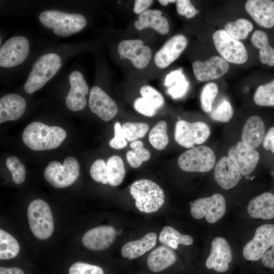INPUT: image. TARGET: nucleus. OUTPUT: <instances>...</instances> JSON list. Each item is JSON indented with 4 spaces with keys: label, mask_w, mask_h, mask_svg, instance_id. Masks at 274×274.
Segmentation results:
<instances>
[{
    "label": "nucleus",
    "mask_w": 274,
    "mask_h": 274,
    "mask_svg": "<svg viewBox=\"0 0 274 274\" xmlns=\"http://www.w3.org/2000/svg\"><path fill=\"white\" fill-rule=\"evenodd\" d=\"M66 136L65 130L57 126H48L40 122L29 124L22 133L24 144L35 151L47 150L59 147Z\"/></svg>",
    "instance_id": "obj_1"
},
{
    "label": "nucleus",
    "mask_w": 274,
    "mask_h": 274,
    "mask_svg": "<svg viewBox=\"0 0 274 274\" xmlns=\"http://www.w3.org/2000/svg\"><path fill=\"white\" fill-rule=\"evenodd\" d=\"M39 19L45 27L52 29L56 35L62 37L79 32L87 24L86 18L80 14H71L57 10L43 11Z\"/></svg>",
    "instance_id": "obj_2"
},
{
    "label": "nucleus",
    "mask_w": 274,
    "mask_h": 274,
    "mask_svg": "<svg viewBox=\"0 0 274 274\" xmlns=\"http://www.w3.org/2000/svg\"><path fill=\"white\" fill-rule=\"evenodd\" d=\"M130 193L135 201L136 208L144 213L156 212L164 202L163 191L158 184L150 180L135 181L130 187Z\"/></svg>",
    "instance_id": "obj_3"
},
{
    "label": "nucleus",
    "mask_w": 274,
    "mask_h": 274,
    "mask_svg": "<svg viewBox=\"0 0 274 274\" xmlns=\"http://www.w3.org/2000/svg\"><path fill=\"white\" fill-rule=\"evenodd\" d=\"M61 66V59L55 53L40 56L33 63L24 84L27 93L31 94L42 88L56 74Z\"/></svg>",
    "instance_id": "obj_4"
},
{
    "label": "nucleus",
    "mask_w": 274,
    "mask_h": 274,
    "mask_svg": "<svg viewBox=\"0 0 274 274\" xmlns=\"http://www.w3.org/2000/svg\"><path fill=\"white\" fill-rule=\"evenodd\" d=\"M29 227L34 236L39 239L49 238L54 230V220L48 203L41 199L32 201L27 208Z\"/></svg>",
    "instance_id": "obj_5"
},
{
    "label": "nucleus",
    "mask_w": 274,
    "mask_h": 274,
    "mask_svg": "<svg viewBox=\"0 0 274 274\" xmlns=\"http://www.w3.org/2000/svg\"><path fill=\"white\" fill-rule=\"evenodd\" d=\"M79 174L78 161L73 157H68L64 159L63 164L58 161H51L46 167L44 176L53 187L63 188L74 183Z\"/></svg>",
    "instance_id": "obj_6"
},
{
    "label": "nucleus",
    "mask_w": 274,
    "mask_h": 274,
    "mask_svg": "<svg viewBox=\"0 0 274 274\" xmlns=\"http://www.w3.org/2000/svg\"><path fill=\"white\" fill-rule=\"evenodd\" d=\"M216 162L215 153L206 146H199L189 149L178 158L180 168L187 172H207L211 170Z\"/></svg>",
    "instance_id": "obj_7"
},
{
    "label": "nucleus",
    "mask_w": 274,
    "mask_h": 274,
    "mask_svg": "<svg viewBox=\"0 0 274 274\" xmlns=\"http://www.w3.org/2000/svg\"><path fill=\"white\" fill-rule=\"evenodd\" d=\"M213 41L218 52L227 62L241 64L247 61L248 53L244 44L224 29L215 31Z\"/></svg>",
    "instance_id": "obj_8"
},
{
    "label": "nucleus",
    "mask_w": 274,
    "mask_h": 274,
    "mask_svg": "<svg viewBox=\"0 0 274 274\" xmlns=\"http://www.w3.org/2000/svg\"><path fill=\"white\" fill-rule=\"evenodd\" d=\"M210 134V127L203 122L191 123L180 120L176 124L175 141L180 146L186 148H192L195 145L203 143Z\"/></svg>",
    "instance_id": "obj_9"
},
{
    "label": "nucleus",
    "mask_w": 274,
    "mask_h": 274,
    "mask_svg": "<svg viewBox=\"0 0 274 274\" xmlns=\"http://www.w3.org/2000/svg\"><path fill=\"white\" fill-rule=\"evenodd\" d=\"M225 211V199L219 193L198 198L191 203L190 206V212L193 218L200 219L205 217L210 223L218 221L224 216Z\"/></svg>",
    "instance_id": "obj_10"
},
{
    "label": "nucleus",
    "mask_w": 274,
    "mask_h": 274,
    "mask_svg": "<svg viewBox=\"0 0 274 274\" xmlns=\"http://www.w3.org/2000/svg\"><path fill=\"white\" fill-rule=\"evenodd\" d=\"M274 244V225L266 224L259 226L254 237L246 244L243 250L245 259L256 261L261 258Z\"/></svg>",
    "instance_id": "obj_11"
},
{
    "label": "nucleus",
    "mask_w": 274,
    "mask_h": 274,
    "mask_svg": "<svg viewBox=\"0 0 274 274\" xmlns=\"http://www.w3.org/2000/svg\"><path fill=\"white\" fill-rule=\"evenodd\" d=\"M29 43L23 36H14L9 39L0 49V66L11 67L22 63L27 58Z\"/></svg>",
    "instance_id": "obj_12"
},
{
    "label": "nucleus",
    "mask_w": 274,
    "mask_h": 274,
    "mask_svg": "<svg viewBox=\"0 0 274 274\" xmlns=\"http://www.w3.org/2000/svg\"><path fill=\"white\" fill-rule=\"evenodd\" d=\"M118 52L121 59H129L137 68H145L149 63L152 57L150 48L144 45L139 39L123 40L118 46Z\"/></svg>",
    "instance_id": "obj_13"
},
{
    "label": "nucleus",
    "mask_w": 274,
    "mask_h": 274,
    "mask_svg": "<svg viewBox=\"0 0 274 274\" xmlns=\"http://www.w3.org/2000/svg\"><path fill=\"white\" fill-rule=\"evenodd\" d=\"M88 104L91 112L106 121L112 119L118 112L115 101L98 86L91 88Z\"/></svg>",
    "instance_id": "obj_14"
},
{
    "label": "nucleus",
    "mask_w": 274,
    "mask_h": 274,
    "mask_svg": "<svg viewBox=\"0 0 274 274\" xmlns=\"http://www.w3.org/2000/svg\"><path fill=\"white\" fill-rule=\"evenodd\" d=\"M192 68L196 78L200 82L217 79L229 70V64L223 58L213 56L204 61H195Z\"/></svg>",
    "instance_id": "obj_15"
},
{
    "label": "nucleus",
    "mask_w": 274,
    "mask_h": 274,
    "mask_svg": "<svg viewBox=\"0 0 274 274\" xmlns=\"http://www.w3.org/2000/svg\"><path fill=\"white\" fill-rule=\"evenodd\" d=\"M232 259V251L227 241L223 237H217L211 243L210 253L206 265L219 272L226 271Z\"/></svg>",
    "instance_id": "obj_16"
},
{
    "label": "nucleus",
    "mask_w": 274,
    "mask_h": 274,
    "mask_svg": "<svg viewBox=\"0 0 274 274\" xmlns=\"http://www.w3.org/2000/svg\"><path fill=\"white\" fill-rule=\"evenodd\" d=\"M242 176L237 163L228 156L221 158L215 165V180L224 189L228 190L235 186Z\"/></svg>",
    "instance_id": "obj_17"
},
{
    "label": "nucleus",
    "mask_w": 274,
    "mask_h": 274,
    "mask_svg": "<svg viewBox=\"0 0 274 274\" xmlns=\"http://www.w3.org/2000/svg\"><path fill=\"white\" fill-rule=\"evenodd\" d=\"M69 81L71 87L65 97L66 106L72 111L82 110L87 104L86 95L89 92L88 86L82 74L77 71L71 73Z\"/></svg>",
    "instance_id": "obj_18"
},
{
    "label": "nucleus",
    "mask_w": 274,
    "mask_h": 274,
    "mask_svg": "<svg viewBox=\"0 0 274 274\" xmlns=\"http://www.w3.org/2000/svg\"><path fill=\"white\" fill-rule=\"evenodd\" d=\"M228 155L236 161L242 176H248L254 170L260 157L256 149L249 147L242 141L230 148Z\"/></svg>",
    "instance_id": "obj_19"
},
{
    "label": "nucleus",
    "mask_w": 274,
    "mask_h": 274,
    "mask_svg": "<svg viewBox=\"0 0 274 274\" xmlns=\"http://www.w3.org/2000/svg\"><path fill=\"white\" fill-rule=\"evenodd\" d=\"M116 236V230L113 226L103 225L88 230L83 235L82 240L86 248L93 251H101L112 244Z\"/></svg>",
    "instance_id": "obj_20"
},
{
    "label": "nucleus",
    "mask_w": 274,
    "mask_h": 274,
    "mask_svg": "<svg viewBox=\"0 0 274 274\" xmlns=\"http://www.w3.org/2000/svg\"><path fill=\"white\" fill-rule=\"evenodd\" d=\"M187 45L186 38L182 35H177L168 40L156 53L154 62L161 68L167 67L181 55Z\"/></svg>",
    "instance_id": "obj_21"
},
{
    "label": "nucleus",
    "mask_w": 274,
    "mask_h": 274,
    "mask_svg": "<svg viewBox=\"0 0 274 274\" xmlns=\"http://www.w3.org/2000/svg\"><path fill=\"white\" fill-rule=\"evenodd\" d=\"M246 12L259 25L265 28L274 26V1L249 0L245 6Z\"/></svg>",
    "instance_id": "obj_22"
},
{
    "label": "nucleus",
    "mask_w": 274,
    "mask_h": 274,
    "mask_svg": "<svg viewBox=\"0 0 274 274\" xmlns=\"http://www.w3.org/2000/svg\"><path fill=\"white\" fill-rule=\"evenodd\" d=\"M26 105L24 98L18 94L3 96L0 99V123L19 119L25 112Z\"/></svg>",
    "instance_id": "obj_23"
},
{
    "label": "nucleus",
    "mask_w": 274,
    "mask_h": 274,
    "mask_svg": "<svg viewBox=\"0 0 274 274\" xmlns=\"http://www.w3.org/2000/svg\"><path fill=\"white\" fill-rule=\"evenodd\" d=\"M265 125L258 116H252L246 121L242 132V142L255 149L262 142L265 135Z\"/></svg>",
    "instance_id": "obj_24"
},
{
    "label": "nucleus",
    "mask_w": 274,
    "mask_h": 274,
    "mask_svg": "<svg viewBox=\"0 0 274 274\" xmlns=\"http://www.w3.org/2000/svg\"><path fill=\"white\" fill-rule=\"evenodd\" d=\"M247 211L253 218L274 219V194L264 192L255 197L249 202Z\"/></svg>",
    "instance_id": "obj_25"
},
{
    "label": "nucleus",
    "mask_w": 274,
    "mask_h": 274,
    "mask_svg": "<svg viewBox=\"0 0 274 274\" xmlns=\"http://www.w3.org/2000/svg\"><path fill=\"white\" fill-rule=\"evenodd\" d=\"M161 14L159 10H147L139 15L134 26L139 30L152 28L160 34L165 35L169 31V24L167 19Z\"/></svg>",
    "instance_id": "obj_26"
},
{
    "label": "nucleus",
    "mask_w": 274,
    "mask_h": 274,
    "mask_svg": "<svg viewBox=\"0 0 274 274\" xmlns=\"http://www.w3.org/2000/svg\"><path fill=\"white\" fill-rule=\"evenodd\" d=\"M157 234L154 232L146 234L141 239L126 243L121 249V254L129 260L137 258L151 250L156 244Z\"/></svg>",
    "instance_id": "obj_27"
},
{
    "label": "nucleus",
    "mask_w": 274,
    "mask_h": 274,
    "mask_svg": "<svg viewBox=\"0 0 274 274\" xmlns=\"http://www.w3.org/2000/svg\"><path fill=\"white\" fill-rule=\"evenodd\" d=\"M176 259V255L173 250L165 246H160L149 254L147 265L151 271L160 272L173 265Z\"/></svg>",
    "instance_id": "obj_28"
},
{
    "label": "nucleus",
    "mask_w": 274,
    "mask_h": 274,
    "mask_svg": "<svg viewBox=\"0 0 274 274\" xmlns=\"http://www.w3.org/2000/svg\"><path fill=\"white\" fill-rule=\"evenodd\" d=\"M253 45L259 49V58L263 64L274 66V49L270 46L266 33L260 30L254 32L251 37Z\"/></svg>",
    "instance_id": "obj_29"
},
{
    "label": "nucleus",
    "mask_w": 274,
    "mask_h": 274,
    "mask_svg": "<svg viewBox=\"0 0 274 274\" xmlns=\"http://www.w3.org/2000/svg\"><path fill=\"white\" fill-rule=\"evenodd\" d=\"M159 241L162 244L177 249L179 244L190 246L193 243V239L189 235L183 234L171 226L163 228L159 236Z\"/></svg>",
    "instance_id": "obj_30"
},
{
    "label": "nucleus",
    "mask_w": 274,
    "mask_h": 274,
    "mask_svg": "<svg viewBox=\"0 0 274 274\" xmlns=\"http://www.w3.org/2000/svg\"><path fill=\"white\" fill-rule=\"evenodd\" d=\"M125 174V167L121 158L117 155L110 157L107 162L108 184L112 186H118L123 181Z\"/></svg>",
    "instance_id": "obj_31"
},
{
    "label": "nucleus",
    "mask_w": 274,
    "mask_h": 274,
    "mask_svg": "<svg viewBox=\"0 0 274 274\" xmlns=\"http://www.w3.org/2000/svg\"><path fill=\"white\" fill-rule=\"evenodd\" d=\"M20 247L17 241L10 234L0 230V259L8 260L16 257Z\"/></svg>",
    "instance_id": "obj_32"
},
{
    "label": "nucleus",
    "mask_w": 274,
    "mask_h": 274,
    "mask_svg": "<svg viewBox=\"0 0 274 274\" xmlns=\"http://www.w3.org/2000/svg\"><path fill=\"white\" fill-rule=\"evenodd\" d=\"M167 123L161 120L156 123L150 130L149 141L151 145L156 149L162 150L165 149L168 143L167 134Z\"/></svg>",
    "instance_id": "obj_33"
},
{
    "label": "nucleus",
    "mask_w": 274,
    "mask_h": 274,
    "mask_svg": "<svg viewBox=\"0 0 274 274\" xmlns=\"http://www.w3.org/2000/svg\"><path fill=\"white\" fill-rule=\"evenodd\" d=\"M253 25L249 20L239 18L234 21H230L226 24L224 30L235 40H245L249 33L252 30Z\"/></svg>",
    "instance_id": "obj_34"
},
{
    "label": "nucleus",
    "mask_w": 274,
    "mask_h": 274,
    "mask_svg": "<svg viewBox=\"0 0 274 274\" xmlns=\"http://www.w3.org/2000/svg\"><path fill=\"white\" fill-rule=\"evenodd\" d=\"M166 80V85L170 86L172 83L175 84L168 89V93L174 98L181 97L186 93L188 83L186 81L183 75L181 72L176 71L170 75H168Z\"/></svg>",
    "instance_id": "obj_35"
},
{
    "label": "nucleus",
    "mask_w": 274,
    "mask_h": 274,
    "mask_svg": "<svg viewBox=\"0 0 274 274\" xmlns=\"http://www.w3.org/2000/svg\"><path fill=\"white\" fill-rule=\"evenodd\" d=\"M254 101L260 106H274V80L258 87L254 95Z\"/></svg>",
    "instance_id": "obj_36"
},
{
    "label": "nucleus",
    "mask_w": 274,
    "mask_h": 274,
    "mask_svg": "<svg viewBox=\"0 0 274 274\" xmlns=\"http://www.w3.org/2000/svg\"><path fill=\"white\" fill-rule=\"evenodd\" d=\"M126 140L136 141L143 138L149 130V125L144 122H126L122 126Z\"/></svg>",
    "instance_id": "obj_37"
},
{
    "label": "nucleus",
    "mask_w": 274,
    "mask_h": 274,
    "mask_svg": "<svg viewBox=\"0 0 274 274\" xmlns=\"http://www.w3.org/2000/svg\"><path fill=\"white\" fill-rule=\"evenodd\" d=\"M218 89L214 83H209L202 88L200 96V104L202 110L206 113H211L213 104L217 95Z\"/></svg>",
    "instance_id": "obj_38"
},
{
    "label": "nucleus",
    "mask_w": 274,
    "mask_h": 274,
    "mask_svg": "<svg viewBox=\"0 0 274 274\" xmlns=\"http://www.w3.org/2000/svg\"><path fill=\"white\" fill-rule=\"evenodd\" d=\"M7 168L12 174V180L16 184H20L25 179L26 170L24 165L16 156H9L6 161Z\"/></svg>",
    "instance_id": "obj_39"
},
{
    "label": "nucleus",
    "mask_w": 274,
    "mask_h": 274,
    "mask_svg": "<svg viewBox=\"0 0 274 274\" xmlns=\"http://www.w3.org/2000/svg\"><path fill=\"white\" fill-rule=\"evenodd\" d=\"M233 115V109L230 103L226 99L221 100L210 113L211 118L221 122H228Z\"/></svg>",
    "instance_id": "obj_40"
},
{
    "label": "nucleus",
    "mask_w": 274,
    "mask_h": 274,
    "mask_svg": "<svg viewBox=\"0 0 274 274\" xmlns=\"http://www.w3.org/2000/svg\"><path fill=\"white\" fill-rule=\"evenodd\" d=\"M140 92L142 97L152 104L157 110L164 105V99L162 95L154 88L144 85L141 88Z\"/></svg>",
    "instance_id": "obj_41"
},
{
    "label": "nucleus",
    "mask_w": 274,
    "mask_h": 274,
    "mask_svg": "<svg viewBox=\"0 0 274 274\" xmlns=\"http://www.w3.org/2000/svg\"><path fill=\"white\" fill-rule=\"evenodd\" d=\"M127 160L129 165L133 168L140 167L142 163L150 158V153L145 148L139 150H132L127 152Z\"/></svg>",
    "instance_id": "obj_42"
},
{
    "label": "nucleus",
    "mask_w": 274,
    "mask_h": 274,
    "mask_svg": "<svg viewBox=\"0 0 274 274\" xmlns=\"http://www.w3.org/2000/svg\"><path fill=\"white\" fill-rule=\"evenodd\" d=\"M91 177L96 182L108 184L107 176V163L101 159L95 160L90 169Z\"/></svg>",
    "instance_id": "obj_43"
},
{
    "label": "nucleus",
    "mask_w": 274,
    "mask_h": 274,
    "mask_svg": "<svg viewBox=\"0 0 274 274\" xmlns=\"http://www.w3.org/2000/svg\"><path fill=\"white\" fill-rule=\"evenodd\" d=\"M68 274H104V272L99 266L78 261L71 265Z\"/></svg>",
    "instance_id": "obj_44"
},
{
    "label": "nucleus",
    "mask_w": 274,
    "mask_h": 274,
    "mask_svg": "<svg viewBox=\"0 0 274 274\" xmlns=\"http://www.w3.org/2000/svg\"><path fill=\"white\" fill-rule=\"evenodd\" d=\"M133 107L137 112L147 117L154 116L157 110L152 104L143 97L137 98L134 100Z\"/></svg>",
    "instance_id": "obj_45"
},
{
    "label": "nucleus",
    "mask_w": 274,
    "mask_h": 274,
    "mask_svg": "<svg viewBox=\"0 0 274 274\" xmlns=\"http://www.w3.org/2000/svg\"><path fill=\"white\" fill-rule=\"evenodd\" d=\"M114 137L109 142L110 146L116 149H121L127 146V143L120 123L117 122L114 126Z\"/></svg>",
    "instance_id": "obj_46"
},
{
    "label": "nucleus",
    "mask_w": 274,
    "mask_h": 274,
    "mask_svg": "<svg viewBox=\"0 0 274 274\" xmlns=\"http://www.w3.org/2000/svg\"><path fill=\"white\" fill-rule=\"evenodd\" d=\"M176 9L179 14L185 16L187 18L193 17L197 10L188 0H179L176 1Z\"/></svg>",
    "instance_id": "obj_47"
},
{
    "label": "nucleus",
    "mask_w": 274,
    "mask_h": 274,
    "mask_svg": "<svg viewBox=\"0 0 274 274\" xmlns=\"http://www.w3.org/2000/svg\"><path fill=\"white\" fill-rule=\"evenodd\" d=\"M265 149L270 150L274 154V127H270L265 134L262 141Z\"/></svg>",
    "instance_id": "obj_48"
},
{
    "label": "nucleus",
    "mask_w": 274,
    "mask_h": 274,
    "mask_svg": "<svg viewBox=\"0 0 274 274\" xmlns=\"http://www.w3.org/2000/svg\"><path fill=\"white\" fill-rule=\"evenodd\" d=\"M261 259L263 265L274 268V244L271 246V249L267 251Z\"/></svg>",
    "instance_id": "obj_49"
},
{
    "label": "nucleus",
    "mask_w": 274,
    "mask_h": 274,
    "mask_svg": "<svg viewBox=\"0 0 274 274\" xmlns=\"http://www.w3.org/2000/svg\"><path fill=\"white\" fill-rule=\"evenodd\" d=\"M153 2L151 0H136L134 3L133 11L135 13L141 14L149 7Z\"/></svg>",
    "instance_id": "obj_50"
},
{
    "label": "nucleus",
    "mask_w": 274,
    "mask_h": 274,
    "mask_svg": "<svg viewBox=\"0 0 274 274\" xmlns=\"http://www.w3.org/2000/svg\"><path fill=\"white\" fill-rule=\"evenodd\" d=\"M0 274H24V271L17 267H0Z\"/></svg>",
    "instance_id": "obj_51"
},
{
    "label": "nucleus",
    "mask_w": 274,
    "mask_h": 274,
    "mask_svg": "<svg viewBox=\"0 0 274 274\" xmlns=\"http://www.w3.org/2000/svg\"><path fill=\"white\" fill-rule=\"evenodd\" d=\"M130 147L132 150H139L144 148V144L141 141H135L132 142L130 144Z\"/></svg>",
    "instance_id": "obj_52"
},
{
    "label": "nucleus",
    "mask_w": 274,
    "mask_h": 274,
    "mask_svg": "<svg viewBox=\"0 0 274 274\" xmlns=\"http://www.w3.org/2000/svg\"><path fill=\"white\" fill-rule=\"evenodd\" d=\"M158 2L162 5V6H166L169 3H174L176 2V1H170V0H159Z\"/></svg>",
    "instance_id": "obj_53"
}]
</instances>
